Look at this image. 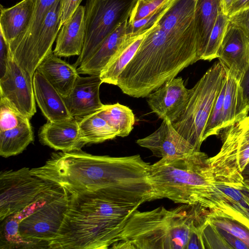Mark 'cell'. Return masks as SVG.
<instances>
[{"instance_id": "6da1fadb", "label": "cell", "mask_w": 249, "mask_h": 249, "mask_svg": "<svg viewBox=\"0 0 249 249\" xmlns=\"http://www.w3.org/2000/svg\"><path fill=\"white\" fill-rule=\"evenodd\" d=\"M197 0H170L119 76L117 86L124 94L146 97L199 60L195 22Z\"/></svg>"}, {"instance_id": "7a4b0ae2", "label": "cell", "mask_w": 249, "mask_h": 249, "mask_svg": "<svg viewBox=\"0 0 249 249\" xmlns=\"http://www.w3.org/2000/svg\"><path fill=\"white\" fill-rule=\"evenodd\" d=\"M150 166L139 155L113 157L80 150L53 153L31 172L70 193L103 190L118 202L141 205L152 200Z\"/></svg>"}, {"instance_id": "3957f363", "label": "cell", "mask_w": 249, "mask_h": 249, "mask_svg": "<svg viewBox=\"0 0 249 249\" xmlns=\"http://www.w3.org/2000/svg\"><path fill=\"white\" fill-rule=\"evenodd\" d=\"M69 194L64 220L50 249H110L141 205L115 201L102 190Z\"/></svg>"}, {"instance_id": "277c9868", "label": "cell", "mask_w": 249, "mask_h": 249, "mask_svg": "<svg viewBox=\"0 0 249 249\" xmlns=\"http://www.w3.org/2000/svg\"><path fill=\"white\" fill-rule=\"evenodd\" d=\"M203 212L199 206L187 204L169 210H137L110 249H186Z\"/></svg>"}, {"instance_id": "5b68a950", "label": "cell", "mask_w": 249, "mask_h": 249, "mask_svg": "<svg viewBox=\"0 0 249 249\" xmlns=\"http://www.w3.org/2000/svg\"><path fill=\"white\" fill-rule=\"evenodd\" d=\"M208 158L205 153L195 151L181 157L161 159L150 164L152 200L165 198L175 203L197 206L206 187L229 185L215 174Z\"/></svg>"}, {"instance_id": "8992f818", "label": "cell", "mask_w": 249, "mask_h": 249, "mask_svg": "<svg viewBox=\"0 0 249 249\" xmlns=\"http://www.w3.org/2000/svg\"><path fill=\"white\" fill-rule=\"evenodd\" d=\"M227 69L215 62L195 85L189 89L187 105L181 116L172 123L176 131L199 151L208 120L227 77Z\"/></svg>"}, {"instance_id": "52a82bcc", "label": "cell", "mask_w": 249, "mask_h": 249, "mask_svg": "<svg viewBox=\"0 0 249 249\" xmlns=\"http://www.w3.org/2000/svg\"><path fill=\"white\" fill-rule=\"evenodd\" d=\"M139 0H87L85 6V37L77 68L88 61L104 41L129 18Z\"/></svg>"}, {"instance_id": "ba28073f", "label": "cell", "mask_w": 249, "mask_h": 249, "mask_svg": "<svg viewBox=\"0 0 249 249\" xmlns=\"http://www.w3.org/2000/svg\"><path fill=\"white\" fill-rule=\"evenodd\" d=\"M70 194L62 187L43 205L19 223L26 249L49 248L58 235L69 202Z\"/></svg>"}, {"instance_id": "9c48e42d", "label": "cell", "mask_w": 249, "mask_h": 249, "mask_svg": "<svg viewBox=\"0 0 249 249\" xmlns=\"http://www.w3.org/2000/svg\"><path fill=\"white\" fill-rule=\"evenodd\" d=\"M55 186L34 175L27 167L1 172L0 221L21 211Z\"/></svg>"}, {"instance_id": "30bf717a", "label": "cell", "mask_w": 249, "mask_h": 249, "mask_svg": "<svg viewBox=\"0 0 249 249\" xmlns=\"http://www.w3.org/2000/svg\"><path fill=\"white\" fill-rule=\"evenodd\" d=\"M204 210L235 220L249 229V178L241 186H210L201 205Z\"/></svg>"}, {"instance_id": "8fae6325", "label": "cell", "mask_w": 249, "mask_h": 249, "mask_svg": "<svg viewBox=\"0 0 249 249\" xmlns=\"http://www.w3.org/2000/svg\"><path fill=\"white\" fill-rule=\"evenodd\" d=\"M0 97L29 119L36 113L33 77L11 56L6 71L0 77Z\"/></svg>"}, {"instance_id": "7c38bea8", "label": "cell", "mask_w": 249, "mask_h": 249, "mask_svg": "<svg viewBox=\"0 0 249 249\" xmlns=\"http://www.w3.org/2000/svg\"><path fill=\"white\" fill-rule=\"evenodd\" d=\"M189 96L182 77L173 78L146 96L152 111L162 120L172 123L183 113Z\"/></svg>"}, {"instance_id": "4fadbf2b", "label": "cell", "mask_w": 249, "mask_h": 249, "mask_svg": "<svg viewBox=\"0 0 249 249\" xmlns=\"http://www.w3.org/2000/svg\"><path fill=\"white\" fill-rule=\"evenodd\" d=\"M218 58L228 71L243 80L249 70V37L230 20Z\"/></svg>"}, {"instance_id": "5bb4252c", "label": "cell", "mask_w": 249, "mask_h": 249, "mask_svg": "<svg viewBox=\"0 0 249 249\" xmlns=\"http://www.w3.org/2000/svg\"><path fill=\"white\" fill-rule=\"evenodd\" d=\"M136 142L161 159L181 157L196 151L176 131L172 123L167 120H163L160 127L153 133L137 140Z\"/></svg>"}, {"instance_id": "9a60e30c", "label": "cell", "mask_w": 249, "mask_h": 249, "mask_svg": "<svg viewBox=\"0 0 249 249\" xmlns=\"http://www.w3.org/2000/svg\"><path fill=\"white\" fill-rule=\"evenodd\" d=\"M102 83L99 75L78 77L70 94L64 98L72 117L82 118L97 111L103 106L99 96Z\"/></svg>"}, {"instance_id": "2e32d148", "label": "cell", "mask_w": 249, "mask_h": 249, "mask_svg": "<svg viewBox=\"0 0 249 249\" xmlns=\"http://www.w3.org/2000/svg\"><path fill=\"white\" fill-rule=\"evenodd\" d=\"M38 138L44 145L62 152L80 151L85 145L80 137L78 121L74 118L48 121L40 128Z\"/></svg>"}, {"instance_id": "e0dca14e", "label": "cell", "mask_w": 249, "mask_h": 249, "mask_svg": "<svg viewBox=\"0 0 249 249\" xmlns=\"http://www.w3.org/2000/svg\"><path fill=\"white\" fill-rule=\"evenodd\" d=\"M62 0H57L49 11L34 46L22 69L32 77L44 57L52 51V46L61 29Z\"/></svg>"}, {"instance_id": "ac0fdd59", "label": "cell", "mask_w": 249, "mask_h": 249, "mask_svg": "<svg viewBox=\"0 0 249 249\" xmlns=\"http://www.w3.org/2000/svg\"><path fill=\"white\" fill-rule=\"evenodd\" d=\"M34 0H22L9 8L1 6V33L8 45L11 54L25 33L30 21Z\"/></svg>"}, {"instance_id": "d6986e66", "label": "cell", "mask_w": 249, "mask_h": 249, "mask_svg": "<svg viewBox=\"0 0 249 249\" xmlns=\"http://www.w3.org/2000/svg\"><path fill=\"white\" fill-rule=\"evenodd\" d=\"M33 83L36 101L48 121L58 122L73 118L63 96L37 70L34 74Z\"/></svg>"}, {"instance_id": "ffe728a7", "label": "cell", "mask_w": 249, "mask_h": 249, "mask_svg": "<svg viewBox=\"0 0 249 249\" xmlns=\"http://www.w3.org/2000/svg\"><path fill=\"white\" fill-rule=\"evenodd\" d=\"M85 37V6L80 5L61 27L54 53L60 57L80 55Z\"/></svg>"}, {"instance_id": "44dd1931", "label": "cell", "mask_w": 249, "mask_h": 249, "mask_svg": "<svg viewBox=\"0 0 249 249\" xmlns=\"http://www.w3.org/2000/svg\"><path fill=\"white\" fill-rule=\"evenodd\" d=\"M63 98L71 92L78 78L77 68L51 51L36 68Z\"/></svg>"}, {"instance_id": "7402d4cb", "label": "cell", "mask_w": 249, "mask_h": 249, "mask_svg": "<svg viewBox=\"0 0 249 249\" xmlns=\"http://www.w3.org/2000/svg\"><path fill=\"white\" fill-rule=\"evenodd\" d=\"M242 81L228 71L222 113V130L240 122L248 115L249 101L245 95Z\"/></svg>"}, {"instance_id": "603a6c76", "label": "cell", "mask_w": 249, "mask_h": 249, "mask_svg": "<svg viewBox=\"0 0 249 249\" xmlns=\"http://www.w3.org/2000/svg\"><path fill=\"white\" fill-rule=\"evenodd\" d=\"M57 0H34L29 25L11 54L12 59L22 69L32 52L49 11Z\"/></svg>"}, {"instance_id": "cb8c5ba5", "label": "cell", "mask_w": 249, "mask_h": 249, "mask_svg": "<svg viewBox=\"0 0 249 249\" xmlns=\"http://www.w3.org/2000/svg\"><path fill=\"white\" fill-rule=\"evenodd\" d=\"M128 20L119 25L104 41L90 58L77 68L80 74L99 75L126 38Z\"/></svg>"}, {"instance_id": "d4e9b609", "label": "cell", "mask_w": 249, "mask_h": 249, "mask_svg": "<svg viewBox=\"0 0 249 249\" xmlns=\"http://www.w3.org/2000/svg\"><path fill=\"white\" fill-rule=\"evenodd\" d=\"M147 31L141 34H127L118 50L100 73L103 83L117 86L119 75L136 54Z\"/></svg>"}, {"instance_id": "484cf974", "label": "cell", "mask_w": 249, "mask_h": 249, "mask_svg": "<svg viewBox=\"0 0 249 249\" xmlns=\"http://www.w3.org/2000/svg\"><path fill=\"white\" fill-rule=\"evenodd\" d=\"M220 0H197L195 11L198 55L200 60L219 13Z\"/></svg>"}, {"instance_id": "4316f807", "label": "cell", "mask_w": 249, "mask_h": 249, "mask_svg": "<svg viewBox=\"0 0 249 249\" xmlns=\"http://www.w3.org/2000/svg\"><path fill=\"white\" fill-rule=\"evenodd\" d=\"M33 141L30 120L13 128L0 131V155L7 158L18 155Z\"/></svg>"}, {"instance_id": "83f0119b", "label": "cell", "mask_w": 249, "mask_h": 249, "mask_svg": "<svg viewBox=\"0 0 249 249\" xmlns=\"http://www.w3.org/2000/svg\"><path fill=\"white\" fill-rule=\"evenodd\" d=\"M78 124L80 137L85 145L102 142L118 136L116 130L96 112L82 118Z\"/></svg>"}, {"instance_id": "f1b7e54d", "label": "cell", "mask_w": 249, "mask_h": 249, "mask_svg": "<svg viewBox=\"0 0 249 249\" xmlns=\"http://www.w3.org/2000/svg\"><path fill=\"white\" fill-rule=\"evenodd\" d=\"M96 112L116 130L119 137L128 136L133 129L135 115L132 110L125 106L118 103L103 105Z\"/></svg>"}, {"instance_id": "f546056e", "label": "cell", "mask_w": 249, "mask_h": 249, "mask_svg": "<svg viewBox=\"0 0 249 249\" xmlns=\"http://www.w3.org/2000/svg\"><path fill=\"white\" fill-rule=\"evenodd\" d=\"M229 22L228 16L224 15L221 11L212 31L200 60L210 61L218 57L219 51Z\"/></svg>"}, {"instance_id": "4dcf8cb0", "label": "cell", "mask_w": 249, "mask_h": 249, "mask_svg": "<svg viewBox=\"0 0 249 249\" xmlns=\"http://www.w3.org/2000/svg\"><path fill=\"white\" fill-rule=\"evenodd\" d=\"M204 218L215 227L223 229L243 241L249 248V229L239 222L206 211Z\"/></svg>"}, {"instance_id": "1f68e13d", "label": "cell", "mask_w": 249, "mask_h": 249, "mask_svg": "<svg viewBox=\"0 0 249 249\" xmlns=\"http://www.w3.org/2000/svg\"><path fill=\"white\" fill-rule=\"evenodd\" d=\"M0 98V131L13 128L30 120L5 99Z\"/></svg>"}, {"instance_id": "d6a6232c", "label": "cell", "mask_w": 249, "mask_h": 249, "mask_svg": "<svg viewBox=\"0 0 249 249\" xmlns=\"http://www.w3.org/2000/svg\"><path fill=\"white\" fill-rule=\"evenodd\" d=\"M200 229L204 249H231L217 228L204 217L201 222Z\"/></svg>"}, {"instance_id": "836d02e7", "label": "cell", "mask_w": 249, "mask_h": 249, "mask_svg": "<svg viewBox=\"0 0 249 249\" xmlns=\"http://www.w3.org/2000/svg\"><path fill=\"white\" fill-rule=\"evenodd\" d=\"M226 83L227 80L215 103L208 120L203 136L204 141L211 136L219 135L222 131V113Z\"/></svg>"}, {"instance_id": "e575fe53", "label": "cell", "mask_w": 249, "mask_h": 249, "mask_svg": "<svg viewBox=\"0 0 249 249\" xmlns=\"http://www.w3.org/2000/svg\"><path fill=\"white\" fill-rule=\"evenodd\" d=\"M166 0H153L143 2L139 0L128 20V23H132L150 15Z\"/></svg>"}, {"instance_id": "d590c367", "label": "cell", "mask_w": 249, "mask_h": 249, "mask_svg": "<svg viewBox=\"0 0 249 249\" xmlns=\"http://www.w3.org/2000/svg\"><path fill=\"white\" fill-rule=\"evenodd\" d=\"M234 125L238 135L239 151L249 144V115Z\"/></svg>"}, {"instance_id": "8d00e7d4", "label": "cell", "mask_w": 249, "mask_h": 249, "mask_svg": "<svg viewBox=\"0 0 249 249\" xmlns=\"http://www.w3.org/2000/svg\"><path fill=\"white\" fill-rule=\"evenodd\" d=\"M82 0H62L60 17V25L67 22L80 5Z\"/></svg>"}, {"instance_id": "74e56055", "label": "cell", "mask_w": 249, "mask_h": 249, "mask_svg": "<svg viewBox=\"0 0 249 249\" xmlns=\"http://www.w3.org/2000/svg\"><path fill=\"white\" fill-rule=\"evenodd\" d=\"M11 56L8 45L0 33V77L5 73Z\"/></svg>"}, {"instance_id": "f35d334b", "label": "cell", "mask_w": 249, "mask_h": 249, "mask_svg": "<svg viewBox=\"0 0 249 249\" xmlns=\"http://www.w3.org/2000/svg\"><path fill=\"white\" fill-rule=\"evenodd\" d=\"M229 20L241 28L249 37V8L229 17Z\"/></svg>"}, {"instance_id": "ab89813d", "label": "cell", "mask_w": 249, "mask_h": 249, "mask_svg": "<svg viewBox=\"0 0 249 249\" xmlns=\"http://www.w3.org/2000/svg\"><path fill=\"white\" fill-rule=\"evenodd\" d=\"M216 228L225 241L229 244L231 249H249L247 245L239 238L223 229L217 227Z\"/></svg>"}, {"instance_id": "60d3db41", "label": "cell", "mask_w": 249, "mask_h": 249, "mask_svg": "<svg viewBox=\"0 0 249 249\" xmlns=\"http://www.w3.org/2000/svg\"><path fill=\"white\" fill-rule=\"evenodd\" d=\"M249 162V144L240 150L238 153L237 164L241 173Z\"/></svg>"}, {"instance_id": "b9f144b4", "label": "cell", "mask_w": 249, "mask_h": 249, "mask_svg": "<svg viewBox=\"0 0 249 249\" xmlns=\"http://www.w3.org/2000/svg\"><path fill=\"white\" fill-rule=\"evenodd\" d=\"M248 8H249V0H233L228 16L229 18L234 14Z\"/></svg>"}, {"instance_id": "7bdbcfd3", "label": "cell", "mask_w": 249, "mask_h": 249, "mask_svg": "<svg viewBox=\"0 0 249 249\" xmlns=\"http://www.w3.org/2000/svg\"><path fill=\"white\" fill-rule=\"evenodd\" d=\"M233 0H220L222 12L225 15L228 16Z\"/></svg>"}, {"instance_id": "ee69618b", "label": "cell", "mask_w": 249, "mask_h": 249, "mask_svg": "<svg viewBox=\"0 0 249 249\" xmlns=\"http://www.w3.org/2000/svg\"><path fill=\"white\" fill-rule=\"evenodd\" d=\"M242 85L245 95L249 101V70L244 78Z\"/></svg>"}, {"instance_id": "f6af8a7d", "label": "cell", "mask_w": 249, "mask_h": 249, "mask_svg": "<svg viewBox=\"0 0 249 249\" xmlns=\"http://www.w3.org/2000/svg\"><path fill=\"white\" fill-rule=\"evenodd\" d=\"M241 174L243 176L244 179L249 178V162L241 172Z\"/></svg>"}, {"instance_id": "bcb514c9", "label": "cell", "mask_w": 249, "mask_h": 249, "mask_svg": "<svg viewBox=\"0 0 249 249\" xmlns=\"http://www.w3.org/2000/svg\"><path fill=\"white\" fill-rule=\"evenodd\" d=\"M141 0L143 2H149V1H152L153 0Z\"/></svg>"}]
</instances>
